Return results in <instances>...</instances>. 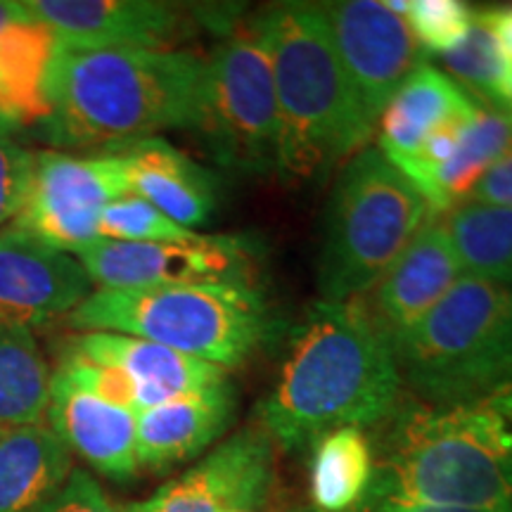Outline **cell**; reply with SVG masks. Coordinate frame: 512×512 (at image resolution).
<instances>
[{
  "mask_svg": "<svg viewBox=\"0 0 512 512\" xmlns=\"http://www.w3.org/2000/svg\"><path fill=\"white\" fill-rule=\"evenodd\" d=\"M34 512H124L112 503L91 472L74 467L72 475L53 498Z\"/></svg>",
  "mask_w": 512,
  "mask_h": 512,
  "instance_id": "obj_30",
  "label": "cell"
},
{
  "mask_svg": "<svg viewBox=\"0 0 512 512\" xmlns=\"http://www.w3.org/2000/svg\"><path fill=\"white\" fill-rule=\"evenodd\" d=\"M72 470V451L48 425L0 427V512L38 510Z\"/></svg>",
  "mask_w": 512,
  "mask_h": 512,
  "instance_id": "obj_21",
  "label": "cell"
},
{
  "mask_svg": "<svg viewBox=\"0 0 512 512\" xmlns=\"http://www.w3.org/2000/svg\"><path fill=\"white\" fill-rule=\"evenodd\" d=\"M363 131L373 136L389 100L422 64L406 19L377 0L320 3Z\"/></svg>",
  "mask_w": 512,
  "mask_h": 512,
  "instance_id": "obj_11",
  "label": "cell"
},
{
  "mask_svg": "<svg viewBox=\"0 0 512 512\" xmlns=\"http://www.w3.org/2000/svg\"><path fill=\"white\" fill-rule=\"evenodd\" d=\"M50 370L34 332L0 325V427L46 425Z\"/></svg>",
  "mask_w": 512,
  "mask_h": 512,
  "instance_id": "obj_24",
  "label": "cell"
},
{
  "mask_svg": "<svg viewBox=\"0 0 512 512\" xmlns=\"http://www.w3.org/2000/svg\"><path fill=\"white\" fill-rule=\"evenodd\" d=\"M204 57L181 48H86L57 43L43 81L41 138L62 152H105L192 128Z\"/></svg>",
  "mask_w": 512,
  "mask_h": 512,
  "instance_id": "obj_2",
  "label": "cell"
},
{
  "mask_svg": "<svg viewBox=\"0 0 512 512\" xmlns=\"http://www.w3.org/2000/svg\"><path fill=\"white\" fill-rule=\"evenodd\" d=\"M299 512H313V510H299ZM347 512H496V510H470V508H448V505H432V503H418L408 501V498H399L392 494H382V491L368 489L366 498Z\"/></svg>",
  "mask_w": 512,
  "mask_h": 512,
  "instance_id": "obj_32",
  "label": "cell"
},
{
  "mask_svg": "<svg viewBox=\"0 0 512 512\" xmlns=\"http://www.w3.org/2000/svg\"><path fill=\"white\" fill-rule=\"evenodd\" d=\"M441 60L444 72L477 102L512 105V67L477 12L465 41L451 53L441 55Z\"/></svg>",
  "mask_w": 512,
  "mask_h": 512,
  "instance_id": "obj_26",
  "label": "cell"
},
{
  "mask_svg": "<svg viewBox=\"0 0 512 512\" xmlns=\"http://www.w3.org/2000/svg\"><path fill=\"white\" fill-rule=\"evenodd\" d=\"M93 290L74 254L50 247L17 223L0 230V325L41 328L67 318Z\"/></svg>",
  "mask_w": 512,
  "mask_h": 512,
  "instance_id": "obj_12",
  "label": "cell"
},
{
  "mask_svg": "<svg viewBox=\"0 0 512 512\" xmlns=\"http://www.w3.org/2000/svg\"><path fill=\"white\" fill-rule=\"evenodd\" d=\"M465 202L512 209V150L479 178L470 195L465 197Z\"/></svg>",
  "mask_w": 512,
  "mask_h": 512,
  "instance_id": "obj_31",
  "label": "cell"
},
{
  "mask_svg": "<svg viewBox=\"0 0 512 512\" xmlns=\"http://www.w3.org/2000/svg\"><path fill=\"white\" fill-rule=\"evenodd\" d=\"M401 399L394 347L363 299H318L292 330L259 420L273 444L302 451L342 427L382 425Z\"/></svg>",
  "mask_w": 512,
  "mask_h": 512,
  "instance_id": "obj_1",
  "label": "cell"
},
{
  "mask_svg": "<svg viewBox=\"0 0 512 512\" xmlns=\"http://www.w3.org/2000/svg\"><path fill=\"white\" fill-rule=\"evenodd\" d=\"M403 19L422 53L446 55L465 41L475 12L460 0H408Z\"/></svg>",
  "mask_w": 512,
  "mask_h": 512,
  "instance_id": "obj_28",
  "label": "cell"
},
{
  "mask_svg": "<svg viewBox=\"0 0 512 512\" xmlns=\"http://www.w3.org/2000/svg\"><path fill=\"white\" fill-rule=\"evenodd\" d=\"M64 325L147 339L223 370L242 366L278 332L264 294L252 283L93 290Z\"/></svg>",
  "mask_w": 512,
  "mask_h": 512,
  "instance_id": "obj_5",
  "label": "cell"
},
{
  "mask_svg": "<svg viewBox=\"0 0 512 512\" xmlns=\"http://www.w3.org/2000/svg\"><path fill=\"white\" fill-rule=\"evenodd\" d=\"M34 150L15 136H0V230L17 219L34 174Z\"/></svg>",
  "mask_w": 512,
  "mask_h": 512,
  "instance_id": "obj_29",
  "label": "cell"
},
{
  "mask_svg": "<svg viewBox=\"0 0 512 512\" xmlns=\"http://www.w3.org/2000/svg\"><path fill=\"white\" fill-rule=\"evenodd\" d=\"M100 240L117 242H166L188 240L195 230H188L171 221L164 211L138 195H124L110 202L98 223Z\"/></svg>",
  "mask_w": 512,
  "mask_h": 512,
  "instance_id": "obj_27",
  "label": "cell"
},
{
  "mask_svg": "<svg viewBox=\"0 0 512 512\" xmlns=\"http://www.w3.org/2000/svg\"><path fill=\"white\" fill-rule=\"evenodd\" d=\"M403 389L425 406L475 399L512 377V287L458 280L394 342Z\"/></svg>",
  "mask_w": 512,
  "mask_h": 512,
  "instance_id": "obj_6",
  "label": "cell"
},
{
  "mask_svg": "<svg viewBox=\"0 0 512 512\" xmlns=\"http://www.w3.org/2000/svg\"><path fill=\"white\" fill-rule=\"evenodd\" d=\"M441 221L467 278L512 287V209L463 202Z\"/></svg>",
  "mask_w": 512,
  "mask_h": 512,
  "instance_id": "obj_25",
  "label": "cell"
},
{
  "mask_svg": "<svg viewBox=\"0 0 512 512\" xmlns=\"http://www.w3.org/2000/svg\"><path fill=\"white\" fill-rule=\"evenodd\" d=\"M510 150L512 105L477 102V110L460 128L453 155L420 188L432 216H444L463 204L479 178Z\"/></svg>",
  "mask_w": 512,
  "mask_h": 512,
  "instance_id": "obj_22",
  "label": "cell"
},
{
  "mask_svg": "<svg viewBox=\"0 0 512 512\" xmlns=\"http://www.w3.org/2000/svg\"><path fill=\"white\" fill-rule=\"evenodd\" d=\"M273 69L278 169L287 185L328 178L361 152L363 131L320 5L283 3L256 15Z\"/></svg>",
  "mask_w": 512,
  "mask_h": 512,
  "instance_id": "obj_4",
  "label": "cell"
},
{
  "mask_svg": "<svg viewBox=\"0 0 512 512\" xmlns=\"http://www.w3.org/2000/svg\"><path fill=\"white\" fill-rule=\"evenodd\" d=\"M382 425L370 489L448 508L512 512V377L451 406L401 401Z\"/></svg>",
  "mask_w": 512,
  "mask_h": 512,
  "instance_id": "obj_3",
  "label": "cell"
},
{
  "mask_svg": "<svg viewBox=\"0 0 512 512\" xmlns=\"http://www.w3.org/2000/svg\"><path fill=\"white\" fill-rule=\"evenodd\" d=\"M105 152L121 159L131 195L155 204L178 226L195 230L211 219L219 204L216 176L169 140L155 136Z\"/></svg>",
  "mask_w": 512,
  "mask_h": 512,
  "instance_id": "obj_18",
  "label": "cell"
},
{
  "mask_svg": "<svg viewBox=\"0 0 512 512\" xmlns=\"http://www.w3.org/2000/svg\"><path fill=\"white\" fill-rule=\"evenodd\" d=\"M24 19H29V12L22 0H0V36Z\"/></svg>",
  "mask_w": 512,
  "mask_h": 512,
  "instance_id": "obj_34",
  "label": "cell"
},
{
  "mask_svg": "<svg viewBox=\"0 0 512 512\" xmlns=\"http://www.w3.org/2000/svg\"><path fill=\"white\" fill-rule=\"evenodd\" d=\"M124 195L131 190L124 164L114 152L41 150L34 155L27 200L12 223L76 256L100 240L102 211Z\"/></svg>",
  "mask_w": 512,
  "mask_h": 512,
  "instance_id": "obj_9",
  "label": "cell"
},
{
  "mask_svg": "<svg viewBox=\"0 0 512 512\" xmlns=\"http://www.w3.org/2000/svg\"><path fill=\"white\" fill-rule=\"evenodd\" d=\"M64 351L124 373L143 394V411L228 380V370L214 363L114 332H76Z\"/></svg>",
  "mask_w": 512,
  "mask_h": 512,
  "instance_id": "obj_17",
  "label": "cell"
},
{
  "mask_svg": "<svg viewBox=\"0 0 512 512\" xmlns=\"http://www.w3.org/2000/svg\"><path fill=\"white\" fill-rule=\"evenodd\" d=\"M95 290L188 283H252L254 245L235 235L166 242L95 240L76 254ZM254 285V283H252Z\"/></svg>",
  "mask_w": 512,
  "mask_h": 512,
  "instance_id": "obj_10",
  "label": "cell"
},
{
  "mask_svg": "<svg viewBox=\"0 0 512 512\" xmlns=\"http://www.w3.org/2000/svg\"><path fill=\"white\" fill-rule=\"evenodd\" d=\"M136 418L128 408L88 392L55 370L46 425L72 456H81L100 475L126 482L140 470Z\"/></svg>",
  "mask_w": 512,
  "mask_h": 512,
  "instance_id": "obj_16",
  "label": "cell"
},
{
  "mask_svg": "<svg viewBox=\"0 0 512 512\" xmlns=\"http://www.w3.org/2000/svg\"><path fill=\"white\" fill-rule=\"evenodd\" d=\"M273 486V441L261 427L223 441L200 463L124 512L256 510Z\"/></svg>",
  "mask_w": 512,
  "mask_h": 512,
  "instance_id": "obj_13",
  "label": "cell"
},
{
  "mask_svg": "<svg viewBox=\"0 0 512 512\" xmlns=\"http://www.w3.org/2000/svg\"><path fill=\"white\" fill-rule=\"evenodd\" d=\"M190 131L230 171L264 176L278 169L273 69L256 17L230 29L204 57L200 110Z\"/></svg>",
  "mask_w": 512,
  "mask_h": 512,
  "instance_id": "obj_8",
  "label": "cell"
},
{
  "mask_svg": "<svg viewBox=\"0 0 512 512\" xmlns=\"http://www.w3.org/2000/svg\"><path fill=\"white\" fill-rule=\"evenodd\" d=\"M477 17L486 24V29L491 31L496 38L498 48L508 64L512 67V5L510 8H494V10H482L477 12Z\"/></svg>",
  "mask_w": 512,
  "mask_h": 512,
  "instance_id": "obj_33",
  "label": "cell"
},
{
  "mask_svg": "<svg viewBox=\"0 0 512 512\" xmlns=\"http://www.w3.org/2000/svg\"><path fill=\"white\" fill-rule=\"evenodd\" d=\"M36 22L53 31L62 46L86 48H176L190 36V17L157 0H22Z\"/></svg>",
  "mask_w": 512,
  "mask_h": 512,
  "instance_id": "obj_14",
  "label": "cell"
},
{
  "mask_svg": "<svg viewBox=\"0 0 512 512\" xmlns=\"http://www.w3.org/2000/svg\"><path fill=\"white\" fill-rule=\"evenodd\" d=\"M235 403V387L223 380L140 411L136 418L138 465L162 472L200 456L228 430Z\"/></svg>",
  "mask_w": 512,
  "mask_h": 512,
  "instance_id": "obj_19",
  "label": "cell"
},
{
  "mask_svg": "<svg viewBox=\"0 0 512 512\" xmlns=\"http://www.w3.org/2000/svg\"><path fill=\"white\" fill-rule=\"evenodd\" d=\"M311 456L309 496L313 512H347L363 501L373 482V446L363 430L342 427L318 439Z\"/></svg>",
  "mask_w": 512,
  "mask_h": 512,
  "instance_id": "obj_23",
  "label": "cell"
},
{
  "mask_svg": "<svg viewBox=\"0 0 512 512\" xmlns=\"http://www.w3.org/2000/svg\"><path fill=\"white\" fill-rule=\"evenodd\" d=\"M475 110L477 100L460 83L432 64H420L382 112L375 147L389 162H401L415 155L439 126Z\"/></svg>",
  "mask_w": 512,
  "mask_h": 512,
  "instance_id": "obj_20",
  "label": "cell"
},
{
  "mask_svg": "<svg viewBox=\"0 0 512 512\" xmlns=\"http://www.w3.org/2000/svg\"><path fill=\"white\" fill-rule=\"evenodd\" d=\"M463 275L444 221L441 216H430L361 299L394 347L396 339L420 323Z\"/></svg>",
  "mask_w": 512,
  "mask_h": 512,
  "instance_id": "obj_15",
  "label": "cell"
},
{
  "mask_svg": "<svg viewBox=\"0 0 512 512\" xmlns=\"http://www.w3.org/2000/svg\"><path fill=\"white\" fill-rule=\"evenodd\" d=\"M22 128H24L22 119H19L17 114L5 105L3 98H0V136H15V133L22 131Z\"/></svg>",
  "mask_w": 512,
  "mask_h": 512,
  "instance_id": "obj_35",
  "label": "cell"
},
{
  "mask_svg": "<svg viewBox=\"0 0 512 512\" xmlns=\"http://www.w3.org/2000/svg\"><path fill=\"white\" fill-rule=\"evenodd\" d=\"M228 512H252V510H228Z\"/></svg>",
  "mask_w": 512,
  "mask_h": 512,
  "instance_id": "obj_36",
  "label": "cell"
},
{
  "mask_svg": "<svg viewBox=\"0 0 512 512\" xmlns=\"http://www.w3.org/2000/svg\"><path fill=\"white\" fill-rule=\"evenodd\" d=\"M432 216L422 192L382 155L363 147L339 166L318 259L325 302L361 299Z\"/></svg>",
  "mask_w": 512,
  "mask_h": 512,
  "instance_id": "obj_7",
  "label": "cell"
}]
</instances>
